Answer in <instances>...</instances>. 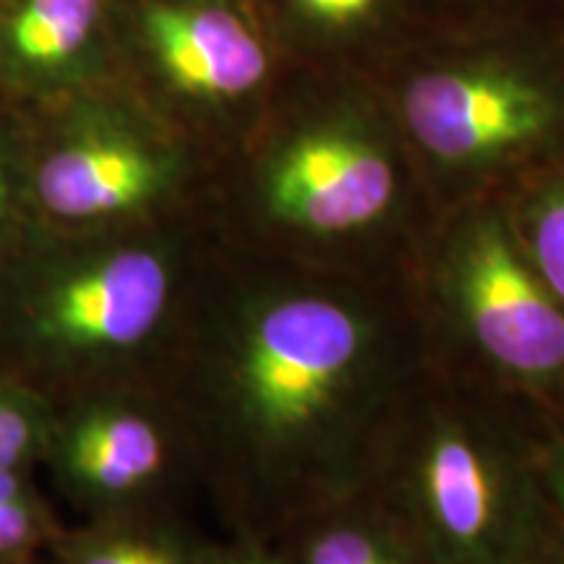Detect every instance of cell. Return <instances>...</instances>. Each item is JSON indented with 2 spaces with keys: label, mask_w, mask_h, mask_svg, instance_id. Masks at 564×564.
Returning <instances> with one entry per match:
<instances>
[{
  "label": "cell",
  "mask_w": 564,
  "mask_h": 564,
  "mask_svg": "<svg viewBox=\"0 0 564 564\" xmlns=\"http://www.w3.org/2000/svg\"><path fill=\"white\" fill-rule=\"evenodd\" d=\"M202 564H299L280 535L232 531L225 541H204Z\"/></svg>",
  "instance_id": "e0dca14e"
},
{
  "label": "cell",
  "mask_w": 564,
  "mask_h": 564,
  "mask_svg": "<svg viewBox=\"0 0 564 564\" xmlns=\"http://www.w3.org/2000/svg\"><path fill=\"white\" fill-rule=\"evenodd\" d=\"M400 278L432 369L564 411V308L502 196L436 209Z\"/></svg>",
  "instance_id": "5b68a950"
},
{
  "label": "cell",
  "mask_w": 564,
  "mask_h": 564,
  "mask_svg": "<svg viewBox=\"0 0 564 564\" xmlns=\"http://www.w3.org/2000/svg\"><path fill=\"white\" fill-rule=\"evenodd\" d=\"M141 30L162 84L196 108L241 116L262 100L270 53L236 11L217 3H152Z\"/></svg>",
  "instance_id": "9c48e42d"
},
{
  "label": "cell",
  "mask_w": 564,
  "mask_h": 564,
  "mask_svg": "<svg viewBox=\"0 0 564 564\" xmlns=\"http://www.w3.org/2000/svg\"><path fill=\"white\" fill-rule=\"evenodd\" d=\"M42 460L89 520L167 510L165 497L178 478L196 476L186 426L158 377L61 398Z\"/></svg>",
  "instance_id": "ba28073f"
},
{
  "label": "cell",
  "mask_w": 564,
  "mask_h": 564,
  "mask_svg": "<svg viewBox=\"0 0 564 564\" xmlns=\"http://www.w3.org/2000/svg\"><path fill=\"white\" fill-rule=\"evenodd\" d=\"M384 102L434 209L502 196L564 158V37L429 63Z\"/></svg>",
  "instance_id": "8992f818"
},
{
  "label": "cell",
  "mask_w": 564,
  "mask_h": 564,
  "mask_svg": "<svg viewBox=\"0 0 564 564\" xmlns=\"http://www.w3.org/2000/svg\"><path fill=\"white\" fill-rule=\"evenodd\" d=\"M502 564H564V539L556 531L552 518Z\"/></svg>",
  "instance_id": "ffe728a7"
},
{
  "label": "cell",
  "mask_w": 564,
  "mask_h": 564,
  "mask_svg": "<svg viewBox=\"0 0 564 564\" xmlns=\"http://www.w3.org/2000/svg\"><path fill=\"white\" fill-rule=\"evenodd\" d=\"M55 400L0 373V470H30L42 460Z\"/></svg>",
  "instance_id": "9a60e30c"
},
{
  "label": "cell",
  "mask_w": 564,
  "mask_h": 564,
  "mask_svg": "<svg viewBox=\"0 0 564 564\" xmlns=\"http://www.w3.org/2000/svg\"><path fill=\"white\" fill-rule=\"evenodd\" d=\"M423 366L400 274L312 270L215 238L154 377L232 531L278 535L361 491Z\"/></svg>",
  "instance_id": "6da1fadb"
},
{
  "label": "cell",
  "mask_w": 564,
  "mask_h": 564,
  "mask_svg": "<svg viewBox=\"0 0 564 564\" xmlns=\"http://www.w3.org/2000/svg\"><path fill=\"white\" fill-rule=\"evenodd\" d=\"M539 489L549 518L564 539V411H546L539 434Z\"/></svg>",
  "instance_id": "2e32d148"
},
{
  "label": "cell",
  "mask_w": 564,
  "mask_h": 564,
  "mask_svg": "<svg viewBox=\"0 0 564 564\" xmlns=\"http://www.w3.org/2000/svg\"><path fill=\"white\" fill-rule=\"evenodd\" d=\"M108 0H11L0 17V66L21 84L61 87L79 76Z\"/></svg>",
  "instance_id": "30bf717a"
},
{
  "label": "cell",
  "mask_w": 564,
  "mask_h": 564,
  "mask_svg": "<svg viewBox=\"0 0 564 564\" xmlns=\"http://www.w3.org/2000/svg\"><path fill=\"white\" fill-rule=\"evenodd\" d=\"M257 126L217 241L312 270L403 272L436 209L387 102L312 97Z\"/></svg>",
  "instance_id": "7a4b0ae2"
},
{
  "label": "cell",
  "mask_w": 564,
  "mask_h": 564,
  "mask_svg": "<svg viewBox=\"0 0 564 564\" xmlns=\"http://www.w3.org/2000/svg\"><path fill=\"white\" fill-rule=\"evenodd\" d=\"M544 413L426 364L361 491L432 564H502L549 520L535 468Z\"/></svg>",
  "instance_id": "277c9868"
},
{
  "label": "cell",
  "mask_w": 564,
  "mask_h": 564,
  "mask_svg": "<svg viewBox=\"0 0 564 564\" xmlns=\"http://www.w3.org/2000/svg\"><path fill=\"white\" fill-rule=\"evenodd\" d=\"M293 3L308 19L327 26H352L373 17L382 0H293Z\"/></svg>",
  "instance_id": "d6986e66"
},
{
  "label": "cell",
  "mask_w": 564,
  "mask_h": 564,
  "mask_svg": "<svg viewBox=\"0 0 564 564\" xmlns=\"http://www.w3.org/2000/svg\"><path fill=\"white\" fill-rule=\"evenodd\" d=\"M502 199L528 259L564 308V158L514 183Z\"/></svg>",
  "instance_id": "4fadbf2b"
},
{
  "label": "cell",
  "mask_w": 564,
  "mask_h": 564,
  "mask_svg": "<svg viewBox=\"0 0 564 564\" xmlns=\"http://www.w3.org/2000/svg\"><path fill=\"white\" fill-rule=\"evenodd\" d=\"M202 546L171 510H152L61 531L47 554L55 564H202Z\"/></svg>",
  "instance_id": "7c38bea8"
},
{
  "label": "cell",
  "mask_w": 564,
  "mask_h": 564,
  "mask_svg": "<svg viewBox=\"0 0 564 564\" xmlns=\"http://www.w3.org/2000/svg\"><path fill=\"white\" fill-rule=\"evenodd\" d=\"M212 243L178 220L70 232L0 270V358L70 392L154 377Z\"/></svg>",
  "instance_id": "3957f363"
},
{
  "label": "cell",
  "mask_w": 564,
  "mask_h": 564,
  "mask_svg": "<svg viewBox=\"0 0 564 564\" xmlns=\"http://www.w3.org/2000/svg\"><path fill=\"white\" fill-rule=\"evenodd\" d=\"M21 564H55L53 560H47V562H42L40 556H34V560H30V562H21Z\"/></svg>",
  "instance_id": "44dd1931"
},
{
  "label": "cell",
  "mask_w": 564,
  "mask_h": 564,
  "mask_svg": "<svg viewBox=\"0 0 564 564\" xmlns=\"http://www.w3.org/2000/svg\"><path fill=\"white\" fill-rule=\"evenodd\" d=\"M21 199H30L26 194V167L21 165L17 147L6 133H0V249L11 241V232L17 230Z\"/></svg>",
  "instance_id": "ac0fdd59"
},
{
  "label": "cell",
  "mask_w": 564,
  "mask_h": 564,
  "mask_svg": "<svg viewBox=\"0 0 564 564\" xmlns=\"http://www.w3.org/2000/svg\"><path fill=\"white\" fill-rule=\"evenodd\" d=\"M278 535L299 564H432L413 535L364 491L303 514Z\"/></svg>",
  "instance_id": "8fae6325"
},
{
  "label": "cell",
  "mask_w": 564,
  "mask_h": 564,
  "mask_svg": "<svg viewBox=\"0 0 564 564\" xmlns=\"http://www.w3.org/2000/svg\"><path fill=\"white\" fill-rule=\"evenodd\" d=\"M61 535L30 481V470H0V564L30 562Z\"/></svg>",
  "instance_id": "5bb4252c"
},
{
  "label": "cell",
  "mask_w": 564,
  "mask_h": 564,
  "mask_svg": "<svg viewBox=\"0 0 564 564\" xmlns=\"http://www.w3.org/2000/svg\"><path fill=\"white\" fill-rule=\"evenodd\" d=\"M194 171L192 150L165 123L118 105H84L26 167V194L68 232L175 220Z\"/></svg>",
  "instance_id": "52a82bcc"
}]
</instances>
